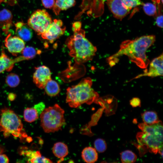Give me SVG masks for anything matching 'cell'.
I'll return each mask as SVG.
<instances>
[{
    "label": "cell",
    "mask_w": 163,
    "mask_h": 163,
    "mask_svg": "<svg viewBox=\"0 0 163 163\" xmlns=\"http://www.w3.org/2000/svg\"><path fill=\"white\" fill-rule=\"evenodd\" d=\"M15 26L16 33L18 37L26 41L31 39L32 37V31L27 24L20 21L16 23Z\"/></svg>",
    "instance_id": "14"
},
{
    "label": "cell",
    "mask_w": 163,
    "mask_h": 163,
    "mask_svg": "<svg viewBox=\"0 0 163 163\" xmlns=\"http://www.w3.org/2000/svg\"><path fill=\"white\" fill-rule=\"evenodd\" d=\"M24 154L29 158L28 162L31 163H53L50 159L42 156L39 151H27Z\"/></svg>",
    "instance_id": "16"
},
{
    "label": "cell",
    "mask_w": 163,
    "mask_h": 163,
    "mask_svg": "<svg viewBox=\"0 0 163 163\" xmlns=\"http://www.w3.org/2000/svg\"><path fill=\"white\" fill-rule=\"evenodd\" d=\"M53 21L45 9H38L34 12L28 19L27 24L37 34L41 35L48 29Z\"/></svg>",
    "instance_id": "7"
},
{
    "label": "cell",
    "mask_w": 163,
    "mask_h": 163,
    "mask_svg": "<svg viewBox=\"0 0 163 163\" xmlns=\"http://www.w3.org/2000/svg\"><path fill=\"white\" fill-rule=\"evenodd\" d=\"M26 59L23 56L12 59L5 54L2 50L0 56V73L5 70L10 71L13 67L14 64L18 62Z\"/></svg>",
    "instance_id": "13"
},
{
    "label": "cell",
    "mask_w": 163,
    "mask_h": 163,
    "mask_svg": "<svg viewBox=\"0 0 163 163\" xmlns=\"http://www.w3.org/2000/svg\"><path fill=\"white\" fill-rule=\"evenodd\" d=\"M129 102L130 105L133 107L141 106V100L138 97L133 98Z\"/></svg>",
    "instance_id": "30"
},
{
    "label": "cell",
    "mask_w": 163,
    "mask_h": 163,
    "mask_svg": "<svg viewBox=\"0 0 163 163\" xmlns=\"http://www.w3.org/2000/svg\"><path fill=\"white\" fill-rule=\"evenodd\" d=\"M75 4V0H55L53 11L56 15H58L61 11L66 10L74 6Z\"/></svg>",
    "instance_id": "17"
},
{
    "label": "cell",
    "mask_w": 163,
    "mask_h": 163,
    "mask_svg": "<svg viewBox=\"0 0 163 163\" xmlns=\"http://www.w3.org/2000/svg\"><path fill=\"white\" fill-rule=\"evenodd\" d=\"M154 2L157 3L159 4L161 1L160 0H152Z\"/></svg>",
    "instance_id": "35"
},
{
    "label": "cell",
    "mask_w": 163,
    "mask_h": 163,
    "mask_svg": "<svg viewBox=\"0 0 163 163\" xmlns=\"http://www.w3.org/2000/svg\"><path fill=\"white\" fill-rule=\"evenodd\" d=\"M19 78L17 74L11 73L8 75L6 78V82L9 86L15 87L19 84Z\"/></svg>",
    "instance_id": "24"
},
{
    "label": "cell",
    "mask_w": 163,
    "mask_h": 163,
    "mask_svg": "<svg viewBox=\"0 0 163 163\" xmlns=\"http://www.w3.org/2000/svg\"><path fill=\"white\" fill-rule=\"evenodd\" d=\"M91 78L82 79L77 85L67 89L66 102L71 107L76 108L84 104L90 105L99 98L98 93L92 88Z\"/></svg>",
    "instance_id": "4"
},
{
    "label": "cell",
    "mask_w": 163,
    "mask_h": 163,
    "mask_svg": "<svg viewBox=\"0 0 163 163\" xmlns=\"http://www.w3.org/2000/svg\"><path fill=\"white\" fill-rule=\"evenodd\" d=\"M15 95L14 94L11 93L8 96V99L10 101L14 100L15 98Z\"/></svg>",
    "instance_id": "34"
},
{
    "label": "cell",
    "mask_w": 163,
    "mask_h": 163,
    "mask_svg": "<svg viewBox=\"0 0 163 163\" xmlns=\"http://www.w3.org/2000/svg\"><path fill=\"white\" fill-rule=\"evenodd\" d=\"M138 126L142 131L136 135L139 145L137 146L141 155L147 151L154 154L159 153L162 156L163 124L159 120L151 125L139 123Z\"/></svg>",
    "instance_id": "2"
},
{
    "label": "cell",
    "mask_w": 163,
    "mask_h": 163,
    "mask_svg": "<svg viewBox=\"0 0 163 163\" xmlns=\"http://www.w3.org/2000/svg\"><path fill=\"white\" fill-rule=\"evenodd\" d=\"M0 112V131L5 137L12 135L21 140L27 137L21 120L14 111L5 107Z\"/></svg>",
    "instance_id": "5"
},
{
    "label": "cell",
    "mask_w": 163,
    "mask_h": 163,
    "mask_svg": "<svg viewBox=\"0 0 163 163\" xmlns=\"http://www.w3.org/2000/svg\"><path fill=\"white\" fill-rule=\"evenodd\" d=\"M42 2L44 7L46 8H53L55 2V0H42Z\"/></svg>",
    "instance_id": "29"
},
{
    "label": "cell",
    "mask_w": 163,
    "mask_h": 163,
    "mask_svg": "<svg viewBox=\"0 0 163 163\" xmlns=\"http://www.w3.org/2000/svg\"><path fill=\"white\" fill-rule=\"evenodd\" d=\"M107 3L114 17L120 20L128 15L131 10L122 0H107Z\"/></svg>",
    "instance_id": "10"
},
{
    "label": "cell",
    "mask_w": 163,
    "mask_h": 163,
    "mask_svg": "<svg viewBox=\"0 0 163 163\" xmlns=\"http://www.w3.org/2000/svg\"><path fill=\"white\" fill-rule=\"evenodd\" d=\"M38 114L34 108H27L24 111V117L25 120L29 123L35 121L38 118Z\"/></svg>",
    "instance_id": "22"
},
{
    "label": "cell",
    "mask_w": 163,
    "mask_h": 163,
    "mask_svg": "<svg viewBox=\"0 0 163 163\" xmlns=\"http://www.w3.org/2000/svg\"><path fill=\"white\" fill-rule=\"evenodd\" d=\"M94 145L95 149L99 152H104L107 148L105 141L101 139H96L94 142Z\"/></svg>",
    "instance_id": "27"
},
{
    "label": "cell",
    "mask_w": 163,
    "mask_h": 163,
    "mask_svg": "<svg viewBox=\"0 0 163 163\" xmlns=\"http://www.w3.org/2000/svg\"><path fill=\"white\" fill-rule=\"evenodd\" d=\"M155 41V37L153 35L143 36L134 40H125L120 44L119 51L107 58V62L110 66H113L118 62V58L124 55L140 68H146L149 62L146 51Z\"/></svg>",
    "instance_id": "1"
},
{
    "label": "cell",
    "mask_w": 163,
    "mask_h": 163,
    "mask_svg": "<svg viewBox=\"0 0 163 163\" xmlns=\"http://www.w3.org/2000/svg\"><path fill=\"white\" fill-rule=\"evenodd\" d=\"M143 9L145 13L150 16H153L156 14V5L152 3H147L143 4Z\"/></svg>",
    "instance_id": "26"
},
{
    "label": "cell",
    "mask_w": 163,
    "mask_h": 163,
    "mask_svg": "<svg viewBox=\"0 0 163 163\" xmlns=\"http://www.w3.org/2000/svg\"><path fill=\"white\" fill-rule=\"evenodd\" d=\"M163 60L162 53L151 62L148 72L144 71V73L139 75L135 77L134 78H138L143 76L154 77L163 76Z\"/></svg>",
    "instance_id": "11"
},
{
    "label": "cell",
    "mask_w": 163,
    "mask_h": 163,
    "mask_svg": "<svg viewBox=\"0 0 163 163\" xmlns=\"http://www.w3.org/2000/svg\"><path fill=\"white\" fill-rule=\"evenodd\" d=\"M72 30L73 35L68 38L66 42L69 55L78 64L91 60L95 54L96 47L85 37V32L81 28Z\"/></svg>",
    "instance_id": "3"
},
{
    "label": "cell",
    "mask_w": 163,
    "mask_h": 163,
    "mask_svg": "<svg viewBox=\"0 0 163 163\" xmlns=\"http://www.w3.org/2000/svg\"><path fill=\"white\" fill-rule=\"evenodd\" d=\"M51 79V72L48 67L42 66L35 68L33 75V81L39 88H44L47 83Z\"/></svg>",
    "instance_id": "9"
},
{
    "label": "cell",
    "mask_w": 163,
    "mask_h": 163,
    "mask_svg": "<svg viewBox=\"0 0 163 163\" xmlns=\"http://www.w3.org/2000/svg\"><path fill=\"white\" fill-rule=\"evenodd\" d=\"M34 108L36 110L39 115V114H40L45 109V105L43 102H40L35 105L34 107Z\"/></svg>",
    "instance_id": "31"
},
{
    "label": "cell",
    "mask_w": 163,
    "mask_h": 163,
    "mask_svg": "<svg viewBox=\"0 0 163 163\" xmlns=\"http://www.w3.org/2000/svg\"><path fill=\"white\" fill-rule=\"evenodd\" d=\"M143 123L151 125L158 122L159 120L156 112L153 111H145L141 114Z\"/></svg>",
    "instance_id": "21"
},
{
    "label": "cell",
    "mask_w": 163,
    "mask_h": 163,
    "mask_svg": "<svg viewBox=\"0 0 163 163\" xmlns=\"http://www.w3.org/2000/svg\"><path fill=\"white\" fill-rule=\"evenodd\" d=\"M64 110L57 104L45 109L40 114V125L46 133H54L61 129L65 120Z\"/></svg>",
    "instance_id": "6"
},
{
    "label": "cell",
    "mask_w": 163,
    "mask_h": 163,
    "mask_svg": "<svg viewBox=\"0 0 163 163\" xmlns=\"http://www.w3.org/2000/svg\"><path fill=\"white\" fill-rule=\"evenodd\" d=\"M5 43L8 51L13 55L21 52L25 47L24 40L18 37L12 36L11 34L6 38Z\"/></svg>",
    "instance_id": "12"
},
{
    "label": "cell",
    "mask_w": 163,
    "mask_h": 163,
    "mask_svg": "<svg viewBox=\"0 0 163 163\" xmlns=\"http://www.w3.org/2000/svg\"><path fill=\"white\" fill-rule=\"evenodd\" d=\"M82 157L86 162L92 163L98 159V154L95 149L91 147L85 148L82 152Z\"/></svg>",
    "instance_id": "18"
},
{
    "label": "cell",
    "mask_w": 163,
    "mask_h": 163,
    "mask_svg": "<svg viewBox=\"0 0 163 163\" xmlns=\"http://www.w3.org/2000/svg\"><path fill=\"white\" fill-rule=\"evenodd\" d=\"M44 88L46 93L51 97L56 96L60 91L59 86L58 83L52 79L48 82Z\"/></svg>",
    "instance_id": "20"
},
{
    "label": "cell",
    "mask_w": 163,
    "mask_h": 163,
    "mask_svg": "<svg viewBox=\"0 0 163 163\" xmlns=\"http://www.w3.org/2000/svg\"><path fill=\"white\" fill-rule=\"evenodd\" d=\"M156 23L157 25L159 27H163V16L160 15L158 16L156 19Z\"/></svg>",
    "instance_id": "32"
},
{
    "label": "cell",
    "mask_w": 163,
    "mask_h": 163,
    "mask_svg": "<svg viewBox=\"0 0 163 163\" xmlns=\"http://www.w3.org/2000/svg\"><path fill=\"white\" fill-rule=\"evenodd\" d=\"M62 25L63 23L61 20H54L47 30L41 35L42 37L53 43L64 33L66 28L62 27Z\"/></svg>",
    "instance_id": "8"
},
{
    "label": "cell",
    "mask_w": 163,
    "mask_h": 163,
    "mask_svg": "<svg viewBox=\"0 0 163 163\" xmlns=\"http://www.w3.org/2000/svg\"><path fill=\"white\" fill-rule=\"evenodd\" d=\"M12 15L10 11L4 9L0 11V28L6 34L12 25Z\"/></svg>",
    "instance_id": "15"
},
{
    "label": "cell",
    "mask_w": 163,
    "mask_h": 163,
    "mask_svg": "<svg viewBox=\"0 0 163 163\" xmlns=\"http://www.w3.org/2000/svg\"><path fill=\"white\" fill-rule=\"evenodd\" d=\"M160 1H161L162 3H163V0H160Z\"/></svg>",
    "instance_id": "36"
},
{
    "label": "cell",
    "mask_w": 163,
    "mask_h": 163,
    "mask_svg": "<svg viewBox=\"0 0 163 163\" xmlns=\"http://www.w3.org/2000/svg\"><path fill=\"white\" fill-rule=\"evenodd\" d=\"M52 151L55 156L62 159L67 156L68 154L67 145L61 142H58L54 144Z\"/></svg>",
    "instance_id": "19"
},
{
    "label": "cell",
    "mask_w": 163,
    "mask_h": 163,
    "mask_svg": "<svg viewBox=\"0 0 163 163\" xmlns=\"http://www.w3.org/2000/svg\"><path fill=\"white\" fill-rule=\"evenodd\" d=\"M9 162V159L6 155L0 154V163H8Z\"/></svg>",
    "instance_id": "33"
},
{
    "label": "cell",
    "mask_w": 163,
    "mask_h": 163,
    "mask_svg": "<svg viewBox=\"0 0 163 163\" xmlns=\"http://www.w3.org/2000/svg\"><path fill=\"white\" fill-rule=\"evenodd\" d=\"M120 158L122 162L132 163L135 162L137 159L136 155L132 151L126 150L120 153Z\"/></svg>",
    "instance_id": "23"
},
{
    "label": "cell",
    "mask_w": 163,
    "mask_h": 163,
    "mask_svg": "<svg viewBox=\"0 0 163 163\" xmlns=\"http://www.w3.org/2000/svg\"><path fill=\"white\" fill-rule=\"evenodd\" d=\"M22 52L23 56L26 59H33L36 56L37 52L34 47L29 46L24 47Z\"/></svg>",
    "instance_id": "25"
},
{
    "label": "cell",
    "mask_w": 163,
    "mask_h": 163,
    "mask_svg": "<svg viewBox=\"0 0 163 163\" xmlns=\"http://www.w3.org/2000/svg\"><path fill=\"white\" fill-rule=\"evenodd\" d=\"M125 5L129 8L131 9L142 4L140 0H122Z\"/></svg>",
    "instance_id": "28"
}]
</instances>
